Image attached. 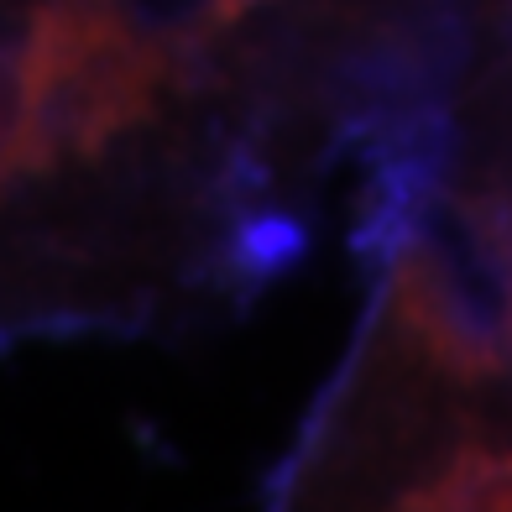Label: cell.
Returning <instances> with one entry per match:
<instances>
[{
    "label": "cell",
    "instance_id": "1",
    "mask_svg": "<svg viewBox=\"0 0 512 512\" xmlns=\"http://www.w3.org/2000/svg\"><path fill=\"white\" fill-rule=\"evenodd\" d=\"M309 220L142 0H0V345L215 324Z\"/></svg>",
    "mask_w": 512,
    "mask_h": 512
},
{
    "label": "cell",
    "instance_id": "2",
    "mask_svg": "<svg viewBox=\"0 0 512 512\" xmlns=\"http://www.w3.org/2000/svg\"><path fill=\"white\" fill-rule=\"evenodd\" d=\"M366 298L262 512H512V330L413 178L356 199Z\"/></svg>",
    "mask_w": 512,
    "mask_h": 512
},
{
    "label": "cell",
    "instance_id": "3",
    "mask_svg": "<svg viewBox=\"0 0 512 512\" xmlns=\"http://www.w3.org/2000/svg\"><path fill=\"white\" fill-rule=\"evenodd\" d=\"M142 6L173 42L194 53V63L225 89L230 105L246 115V126L283 162V173L319 204V189L345 162L304 110L277 53H267V42H277L272 27H283L304 6L319 11L345 6V0H142Z\"/></svg>",
    "mask_w": 512,
    "mask_h": 512
}]
</instances>
